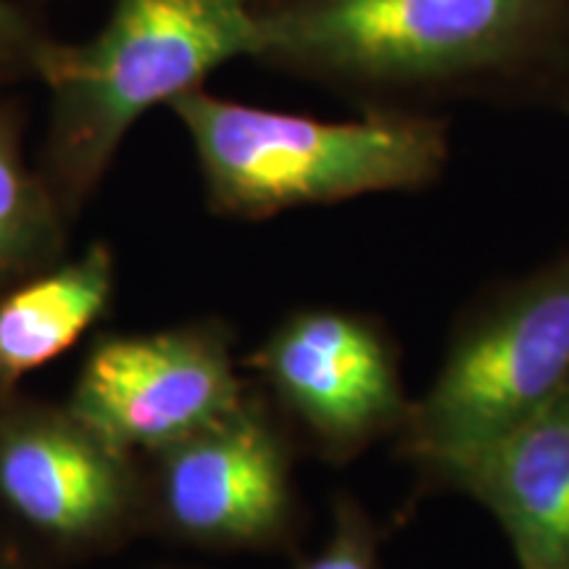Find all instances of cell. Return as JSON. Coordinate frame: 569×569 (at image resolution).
Returning <instances> with one entry per match:
<instances>
[{
  "label": "cell",
  "mask_w": 569,
  "mask_h": 569,
  "mask_svg": "<svg viewBox=\"0 0 569 569\" xmlns=\"http://www.w3.org/2000/svg\"><path fill=\"white\" fill-rule=\"evenodd\" d=\"M256 59L361 111L448 101L546 106L569 117V0H253Z\"/></svg>",
  "instance_id": "obj_1"
},
{
  "label": "cell",
  "mask_w": 569,
  "mask_h": 569,
  "mask_svg": "<svg viewBox=\"0 0 569 569\" xmlns=\"http://www.w3.org/2000/svg\"><path fill=\"white\" fill-rule=\"evenodd\" d=\"M457 490L486 507L519 569H569V382L528 419L417 475V496Z\"/></svg>",
  "instance_id": "obj_9"
},
{
  "label": "cell",
  "mask_w": 569,
  "mask_h": 569,
  "mask_svg": "<svg viewBox=\"0 0 569 569\" xmlns=\"http://www.w3.org/2000/svg\"><path fill=\"white\" fill-rule=\"evenodd\" d=\"M569 382V248L496 282L453 319L436 380L411 401L396 453L425 472L528 419Z\"/></svg>",
  "instance_id": "obj_4"
},
{
  "label": "cell",
  "mask_w": 569,
  "mask_h": 569,
  "mask_svg": "<svg viewBox=\"0 0 569 569\" xmlns=\"http://www.w3.org/2000/svg\"><path fill=\"white\" fill-rule=\"evenodd\" d=\"M169 109L193 142L206 206L238 222L425 190L448 163V124L436 113L369 111L353 122H322L203 88L174 98Z\"/></svg>",
  "instance_id": "obj_3"
},
{
  "label": "cell",
  "mask_w": 569,
  "mask_h": 569,
  "mask_svg": "<svg viewBox=\"0 0 569 569\" xmlns=\"http://www.w3.org/2000/svg\"><path fill=\"white\" fill-rule=\"evenodd\" d=\"M38 553L42 551L17 532L13 536L0 532V569H42Z\"/></svg>",
  "instance_id": "obj_14"
},
{
  "label": "cell",
  "mask_w": 569,
  "mask_h": 569,
  "mask_svg": "<svg viewBox=\"0 0 569 569\" xmlns=\"http://www.w3.org/2000/svg\"><path fill=\"white\" fill-rule=\"evenodd\" d=\"M301 451L351 465L396 438L411 398L401 346L380 317L343 306H298L240 361Z\"/></svg>",
  "instance_id": "obj_6"
},
{
  "label": "cell",
  "mask_w": 569,
  "mask_h": 569,
  "mask_svg": "<svg viewBox=\"0 0 569 569\" xmlns=\"http://www.w3.org/2000/svg\"><path fill=\"white\" fill-rule=\"evenodd\" d=\"M301 446L251 380L217 422L142 457L146 530L206 551H293L303 532Z\"/></svg>",
  "instance_id": "obj_5"
},
{
  "label": "cell",
  "mask_w": 569,
  "mask_h": 569,
  "mask_svg": "<svg viewBox=\"0 0 569 569\" xmlns=\"http://www.w3.org/2000/svg\"><path fill=\"white\" fill-rule=\"evenodd\" d=\"M0 517L51 557L111 553L146 532L142 461L67 401L0 390Z\"/></svg>",
  "instance_id": "obj_7"
},
{
  "label": "cell",
  "mask_w": 569,
  "mask_h": 569,
  "mask_svg": "<svg viewBox=\"0 0 569 569\" xmlns=\"http://www.w3.org/2000/svg\"><path fill=\"white\" fill-rule=\"evenodd\" d=\"M117 296V256L106 240L0 293V390L19 388L80 343Z\"/></svg>",
  "instance_id": "obj_10"
},
{
  "label": "cell",
  "mask_w": 569,
  "mask_h": 569,
  "mask_svg": "<svg viewBox=\"0 0 569 569\" xmlns=\"http://www.w3.org/2000/svg\"><path fill=\"white\" fill-rule=\"evenodd\" d=\"M51 40L53 34L34 6L0 0V92H9L19 82L38 80L42 53Z\"/></svg>",
  "instance_id": "obj_13"
},
{
  "label": "cell",
  "mask_w": 569,
  "mask_h": 569,
  "mask_svg": "<svg viewBox=\"0 0 569 569\" xmlns=\"http://www.w3.org/2000/svg\"><path fill=\"white\" fill-rule=\"evenodd\" d=\"M259 51L253 0H117L96 38L48 42L38 82L51 109L38 169L63 213L80 217L142 113Z\"/></svg>",
  "instance_id": "obj_2"
},
{
  "label": "cell",
  "mask_w": 569,
  "mask_h": 569,
  "mask_svg": "<svg viewBox=\"0 0 569 569\" xmlns=\"http://www.w3.org/2000/svg\"><path fill=\"white\" fill-rule=\"evenodd\" d=\"M222 317L184 319L148 332L96 336L67 398L92 430L148 457L232 411L251 390Z\"/></svg>",
  "instance_id": "obj_8"
},
{
  "label": "cell",
  "mask_w": 569,
  "mask_h": 569,
  "mask_svg": "<svg viewBox=\"0 0 569 569\" xmlns=\"http://www.w3.org/2000/svg\"><path fill=\"white\" fill-rule=\"evenodd\" d=\"M27 109L0 92V293L69 256L71 219L24 151Z\"/></svg>",
  "instance_id": "obj_11"
},
{
  "label": "cell",
  "mask_w": 569,
  "mask_h": 569,
  "mask_svg": "<svg viewBox=\"0 0 569 569\" xmlns=\"http://www.w3.org/2000/svg\"><path fill=\"white\" fill-rule=\"evenodd\" d=\"M382 532L353 493L332 498V530L315 557L296 569H380Z\"/></svg>",
  "instance_id": "obj_12"
}]
</instances>
